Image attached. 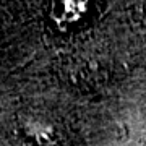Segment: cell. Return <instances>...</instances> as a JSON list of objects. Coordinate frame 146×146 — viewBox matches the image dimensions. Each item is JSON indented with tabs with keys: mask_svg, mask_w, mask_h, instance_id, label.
Returning <instances> with one entry per match:
<instances>
[{
	"mask_svg": "<svg viewBox=\"0 0 146 146\" xmlns=\"http://www.w3.org/2000/svg\"><path fill=\"white\" fill-rule=\"evenodd\" d=\"M86 3H76V2H65L62 3L60 13H55L57 21H75L78 16H81L86 8Z\"/></svg>",
	"mask_w": 146,
	"mask_h": 146,
	"instance_id": "cell-1",
	"label": "cell"
}]
</instances>
